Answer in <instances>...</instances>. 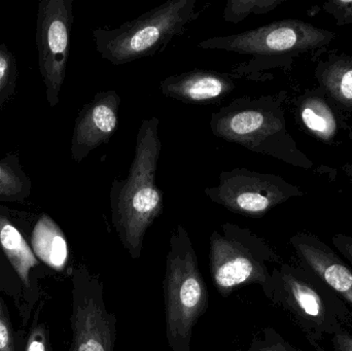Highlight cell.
<instances>
[{
    "instance_id": "7c38bea8",
    "label": "cell",
    "mask_w": 352,
    "mask_h": 351,
    "mask_svg": "<svg viewBox=\"0 0 352 351\" xmlns=\"http://www.w3.org/2000/svg\"><path fill=\"white\" fill-rule=\"evenodd\" d=\"M299 265L318 275L347 305L352 306V267L332 247L309 233L289 239Z\"/></svg>"
},
{
    "instance_id": "9c48e42d",
    "label": "cell",
    "mask_w": 352,
    "mask_h": 351,
    "mask_svg": "<svg viewBox=\"0 0 352 351\" xmlns=\"http://www.w3.org/2000/svg\"><path fill=\"white\" fill-rule=\"evenodd\" d=\"M72 284L69 351H113L118 319L107 310L100 278L80 264L74 269Z\"/></svg>"
},
{
    "instance_id": "5b68a950",
    "label": "cell",
    "mask_w": 352,
    "mask_h": 351,
    "mask_svg": "<svg viewBox=\"0 0 352 351\" xmlns=\"http://www.w3.org/2000/svg\"><path fill=\"white\" fill-rule=\"evenodd\" d=\"M198 0H168L115 29L93 30L95 47L115 66L162 53L201 16Z\"/></svg>"
},
{
    "instance_id": "277c9868",
    "label": "cell",
    "mask_w": 352,
    "mask_h": 351,
    "mask_svg": "<svg viewBox=\"0 0 352 351\" xmlns=\"http://www.w3.org/2000/svg\"><path fill=\"white\" fill-rule=\"evenodd\" d=\"M335 38L333 31L297 19H285L235 34L210 37L200 41L198 47L252 56V61L233 68L232 73L238 78L254 73L258 66L283 65L305 54L316 57Z\"/></svg>"
},
{
    "instance_id": "5bb4252c",
    "label": "cell",
    "mask_w": 352,
    "mask_h": 351,
    "mask_svg": "<svg viewBox=\"0 0 352 351\" xmlns=\"http://www.w3.org/2000/svg\"><path fill=\"white\" fill-rule=\"evenodd\" d=\"M296 117L302 129L318 141L335 144L344 130L352 132L342 115L320 88L306 90L296 100Z\"/></svg>"
},
{
    "instance_id": "d4e9b609",
    "label": "cell",
    "mask_w": 352,
    "mask_h": 351,
    "mask_svg": "<svg viewBox=\"0 0 352 351\" xmlns=\"http://www.w3.org/2000/svg\"><path fill=\"white\" fill-rule=\"evenodd\" d=\"M332 241L339 255L342 256L343 259L352 267V236L337 234L333 237Z\"/></svg>"
},
{
    "instance_id": "4fadbf2b",
    "label": "cell",
    "mask_w": 352,
    "mask_h": 351,
    "mask_svg": "<svg viewBox=\"0 0 352 351\" xmlns=\"http://www.w3.org/2000/svg\"><path fill=\"white\" fill-rule=\"evenodd\" d=\"M236 76L215 70L195 69L161 80V93L188 104H217L234 92Z\"/></svg>"
},
{
    "instance_id": "8fae6325",
    "label": "cell",
    "mask_w": 352,
    "mask_h": 351,
    "mask_svg": "<svg viewBox=\"0 0 352 351\" xmlns=\"http://www.w3.org/2000/svg\"><path fill=\"white\" fill-rule=\"evenodd\" d=\"M121 102L117 91H99L82 107L74 124L70 148L76 163L82 162L90 152L111 139L119 126Z\"/></svg>"
},
{
    "instance_id": "7402d4cb",
    "label": "cell",
    "mask_w": 352,
    "mask_h": 351,
    "mask_svg": "<svg viewBox=\"0 0 352 351\" xmlns=\"http://www.w3.org/2000/svg\"><path fill=\"white\" fill-rule=\"evenodd\" d=\"M254 351H300L285 341L274 330L266 331L265 338L256 344Z\"/></svg>"
},
{
    "instance_id": "ac0fdd59",
    "label": "cell",
    "mask_w": 352,
    "mask_h": 351,
    "mask_svg": "<svg viewBox=\"0 0 352 351\" xmlns=\"http://www.w3.org/2000/svg\"><path fill=\"white\" fill-rule=\"evenodd\" d=\"M32 181L24 172L16 155L0 160V201L22 202L29 198Z\"/></svg>"
},
{
    "instance_id": "52a82bcc",
    "label": "cell",
    "mask_w": 352,
    "mask_h": 351,
    "mask_svg": "<svg viewBox=\"0 0 352 351\" xmlns=\"http://www.w3.org/2000/svg\"><path fill=\"white\" fill-rule=\"evenodd\" d=\"M278 256L268 243L248 228L225 223L209 238V269L215 288L227 298L240 286L260 284L270 278L269 263Z\"/></svg>"
},
{
    "instance_id": "2e32d148",
    "label": "cell",
    "mask_w": 352,
    "mask_h": 351,
    "mask_svg": "<svg viewBox=\"0 0 352 351\" xmlns=\"http://www.w3.org/2000/svg\"><path fill=\"white\" fill-rule=\"evenodd\" d=\"M33 253L54 269L62 270L67 264L68 245L55 220L43 214L35 224L31 237Z\"/></svg>"
},
{
    "instance_id": "cb8c5ba5",
    "label": "cell",
    "mask_w": 352,
    "mask_h": 351,
    "mask_svg": "<svg viewBox=\"0 0 352 351\" xmlns=\"http://www.w3.org/2000/svg\"><path fill=\"white\" fill-rule=\"evenodd\" d=\"M25 351H47V338L43 327L34 328L31 331Z\"/></svg>"
},
{
    "instance_id": "3957f363",
    "label": "cell",
    "mask_w": 352,
    "mask_h": 351,
    "mask_svg": "<svg viewBox=\"0 0 352 351\" xmlns=\"http://www.w3.org/2000/svg\"><path fill=\"white\" fill-rule=\"evenodd\" d=\"M267 298L289 313L318 351L320 342L342 329H352L349 305L314 272L281 264L262 286Z\"/></svg>"
},
{
    "instance_id": "4316f807",
    "label": "cell",
    "mask_w": 352,
    "mask_h": 351,
    "mask_svg": "<svg viewBox=\"0 0 352 351\" xmlns=\"http://www.w3.org/2000/svg\"><path fill=\"white\" fill-rule=\"evenodd\" d=\"M343 171H344V174L346 175L347 179H349V183L352 185V165L347 163L346 165L343 166Z\"/></svg>"
},
{
    "instance_id": "8992f818",
    "label": "cell",
    "mask_w": 352,
    "mask_h": 351,
    "mask_svg": "<svg viewBox=\"0 0 352 351\" xmlns=\"http://www.w3.org/2000/svg\"><path fill=\"white\" fill-rule=\"evenodd\" d=\"M163 288L169 348L192 351V330L208 309L209 294L190 235L182 224L170 237Z\"/></svg>"
},
{
    "instance_id": "6da1fadb",
    "label": "cell",
    "mask_w": 352,
    "mask_h": 351,
    "mask_svg": "<svg viewBox=\"0 0 352 351\" xmlns=\"http://www.w3.org/2000/svg\"><path fill=\"white\" fill-rule=\"evenodd\" d=\"M160 120H144L136 136L135 152L125 179H115L109 190L111 222L132 259L142 256L146 231L163 214V193L157 185L162 152Z\"/></svg>"
},
{
    "instance_id": "44dd1931",
    "label": "cell",
    "mask_w": 352,
    "mask_h": 351,
    "mask_svg": "<svg viewBox=\"0 0 352 351\" xmlns=\"http://www.w3.org/2000/svg\"><path fill=\"white\" fill-rule=\"evenodd\" d=\"M320 8L332 16L338 26L352 25V0H329Z\"/></svg>"
},
{
    "instance_id": "603a6c76",
    "label": "cell",
    "mask_w": 352,
    "mask_h": 351,
    "mask_svg": "<svg viewBox=\"0 0 352 351\" xmlns=\"http://www.w3.org/2000/svg\"><path fill=\"white\" fill-rule=\"evenodd\" d=\"M0 351H14V338L0 299Z\"/></svg>"
},
{
    "instance_id": "30bf717a",
    "label": "cell",
    "mask_w": 352,
    "mask_h": 351,
    "mask_svg": "<svg viewBox=\"0 0 352 351\" xmlns=\"http://www.w3.org/2000/svg\"><path fill=\"white\" fill-rule=\"evenodd\" d=\"M72 23V0H43L39 3L36 22L38 65L51 107L59 103L65 80Z\"/></svg>"
},
{
    "instance_id": "484cf974",
    "label": "cell",
    "mask_w": 352,
    "mask_h": 351,
    "mask_svg": "<svg viewBox=\"0 0 352 351\" xmlns=\"http://www.w3.org/2000/svg\"><path fill=\"white\" fill-rule=\"evenodd\" d=\"M334 351H352V329H342L332 336Z\"/></svg>"
},
{
    "instance_id": "9a60e30c",
    "label": "cell",
    "mask_w": 352,
    "mask_h": 351,
    "mask_svg": "<svg viewBox=\"0 0 352 351\" xmlns=\"http://www.w3.org/2000/svg\"><path fill=\"white\" fill-rule=\"evenodd\" d=\"M314 61V78L329 100L342 113H352V56L324 51Z\"/></svg>"
},
{
    "instance_id": "7a4b0ae2",
    "label": "cell",
    "mask_w": 352,
    "mask_h": 351,
    "mask_svg": "<svg viewBox=\"0 0 352 351\" xmlns=\"http://www.w3.org/2000/svg\"><path fill=\"white\" fill-rule=\"evenodd\" d=\"M287 92L234 99L211 115L215 137L292 166L311 169L314 162L300 150L287 130L283 102Z\"/></svg>"
},
{
    "instance_id": "ffe728a7",
    "label": "cell",
    "mask_w": 352,
    "mask_h": 351,
    "mask_svg": "<svg viewBox=\"0 0 352 351\" xmlns=\"http://www.w3.org/2000/svg\"><path fill=\"white\" fill-rule=\"evenodd\" d=\"M16 59L6 45L0 43V109L8 102L16 84Z\"/></svg>"
},
{
    "instance_id": "e0dca14e",
    "label": "cell",
    "mask_w": 352,
    "mask_h": 351,
    "mask_svg": "<svg viewBox=\"0 0 352 351\" xmlns=\"http://www.w3.org/2000/svg\"><path fill=\"white\" fill-rule=\"evenodd\" d=\"M0 249L23 284L28 286L30 284V271L37 265L36 256L25 240L22 233L2 212H0Z\"/></svg>"
},
{
    "instance_id": "ba28073f",
    "label": "cell",
    "mask_w": 352,
    "mask_h": 351,
    "mask_svg": "<svg viewBox=\"0 0 352 351\" xmlns=\"http://www.w3.org/2000/svg\"><path fill=\"white\" fill-rule=\"evenodd\" d=\"M204 194L233 214L261 218L304 192L280 175L234 168L221 172L217 185L205 188Z\"/></svg>"
},
{
    "instance_id": "d6986e66",
    "label": "cell",
    "mask_w": 352,
    "mask_h": 351,
    "mask_svg": "<svg viewBox=\"0 0 352 351\" xmlns=\"http://www.w3.org/2000/svg\"><path fill=\"white\" fill-rule=\"evenodd\" d=\"M287 0H229L223 12L226 22L237 25L252 14H264L276 10Z\"/></svg>"
}]
</instances>
